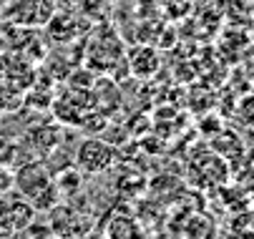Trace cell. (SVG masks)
Masks as SVG:
<instances>
[{
    "label": "cell",
    "mask_w": 254,
    "mask_h": 239,
    "mask_svg": "<svg viewBox=\"0 0 254 239\" xmlns=\"http://www.w3.org/2000/svg\"><path fill=\"white\" fill-rule=\"evenodd\" d=\"M23 196L30 199L33 209H53L58 199V184L51 179V172L43 164H28L20 169L15 181H13Z\"/></svg>",
    "instance_id": "cell-1"
},
{
    "label": "cell",
    "mask_w": 254,
    "mask_h": 239,
    "mask_svg": "<svg viewBox=\"0 0 254 239\" xmlns=\"http://www.w3.org/2000/svg\"><path fill=\"white\" fill-rule=\"evenodd\" d=\"M114 159V146H108L101 139H83L76 151V166L81 169V174H103L111 169Z\"/></svg>",
    "instance_id": "cell-2"
},
{
    "label": "cell",
    "mask_w": 254,
    "mask_h": 239,
    "mask_svg": "<svg viewBox=\"0 0 254 239\" xmlns=\"http://www.w3.org/2000/svg\"><path fill=\"white\" fill-rule=\"evenodd\" d=\"M35 5H38V0H20V3L13 8L15 20H20L23 15H30V18H28V23H30V25H41V23L51 20V15H46V13H38V10H35Z\"/></svg>",
    "instance_id": "cell-3"
}]
</instances>
